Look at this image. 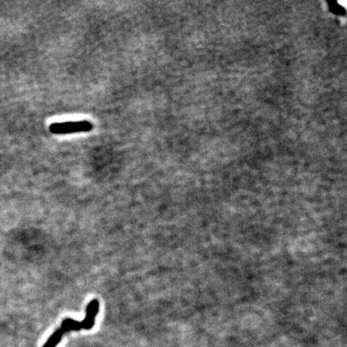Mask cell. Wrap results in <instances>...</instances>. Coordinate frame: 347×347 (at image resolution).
Instances as JSON below:
<instances>
[{
	"mask_svg": "<svg viewBox=\"0 0 347 347\" xmlns=\"http://www.w3.org/2000/svg\"><path fill=\"white\" fill-rule=\"evenodd\" d=\"M100 310L98 300L94 299L86 308V318L82 321H76L72 318H66L62 322L59 329H57L54 334L50 336L48 342L42 347H56L61 342L63 336L70 331H80V330H91L94 326L96 318Z\"/></svg>",
	"mask_w": 347,
	"mask_h": 347,
	"instance_id": "6da1fadb",
	"label": "cell"
},
{
	"mask_svg": "<svg viewBox=\"0 0 347 347\" xmlns=\"http://www.w3.org/2000/svg\"><path fill=\"white\" fill-rule=\"evenodd\" d=\"M94 128V124L90 120H76V122H54L50 126V132L57 135L65 134H80L89 132Z\"/></svg>",
	"mask_w": 347,
	"mask_h": 347,
	"instance_id": "7a4b0ae2",
	"label": "cell"
},
{
	"mask_svg": "<svg viewBox=\"0 0 347 347\" xmlns=\"http://www.w3.org/2000/svg\"><path fill=\"white\" fill-rule=\"evenodd\" d=\"M330 8L332 10V12L334 14H344L346 13V10H344V7H342L340 6V2H334V3H331L330 4Z\"/></svg>",
	"mask_w": 347,
	"mask_h": 347,
	"instance_id": "3957f363",
	"label": "cell"
}]
</instances>
